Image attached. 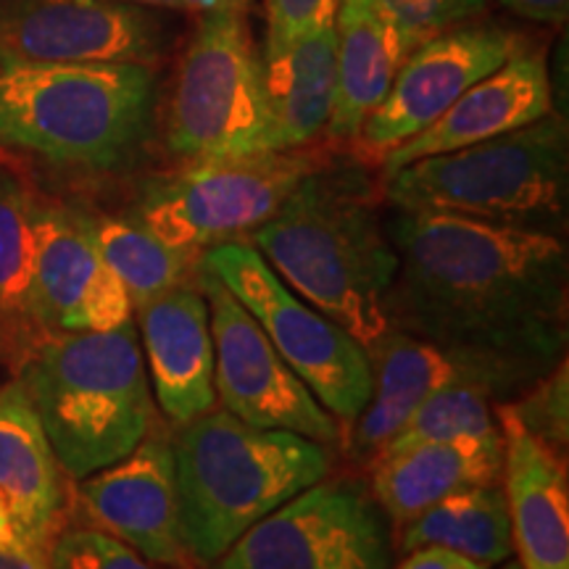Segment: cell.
Listing matches in <instances>:
<instances>
[{
	"instance_id": "d6a6232c",
	"label": "cell",
	"mask_w": 569,
	"mask_h": 569,
	"mask_svg": "<svg viewBox=\"0 0 569 569\" xmlns=\"http://www.w3.org/2000/svg\"><path fill=\"white\" fill-rule=\"evenodd\" d=\"M496 3L517 13V17L553 27L565 24L569 13V0H496Z\"/></svg>"
},
{
	"instance_id": "d4e9b609",
	"label": "cell",
	"mask_w": 569,
	"mask_h": 569,
	"mask_svg": "<svg viewBox=\"0 0 569 569\" xmlns=\"http://www.w3.org/2000/svg\"><path fill=\"white\" fill-rule=\"evenodd\" d=\"M443 549L486 569L515 553L507 493L501 482L465 488L419 511L398 528V551Z\"/></svg>"
},
{
	"instance_id": "4dcf8cb0",
	"label": "cell",
	"mask_w": 569,
	"mask_h": 569,
	"mask_svg": "<svg viewBox=\"0 0 569 569\" xmlns=\"http://www.w3.org/2000/svg\"><path fill=\"white\" fill-rule=\"evenodd\" d=\"M267 6V40L264 59L288 51L303 34L332 24L343 0H264Z\"/></svg>"
},
{
	"instance_id": "7a4b0ae2",
	"label": "cell",
	"mask_w": 569,
	"mask_h": 569,
	"mask_svg": "<svg viewBox=\"0 0 569 569\" xmlns=\"http://www.w3.org/2000/svg\"><path fill=\"white\" fill-rule=\"evenodd\" d=\"M248 240L296 296L365 348L390 330L398 256L361 177L317 167Z\"/></svg>"
},
{
	"instance_id": "f1b7e54d",
	"label": "cell",
	"mask_w": 569,
	"mask_h": 569,
	"mask_svg": "<svg viewBox=\"0 0 569 569\" xmlns=\"http://www.w3.org/2000/svg\"><path fill=\"white\" fill-rule=\"evenodd\" d=\"M372 3L401 32L411 51L440 32L482 17L488 9V0H372Z\"/></svg>"
},
{
	"instance_id": "7c38bea8",
	"label": "cell",
	"mask_w": 569,
	"mask_h": 569,
	"mask_svg": "<svg viewBox=\"0 0 569 569\" xmlns=\"http://www.w3.org/2000/svg\"><path fill=\"white\" fill-rule=\"evenodd\" d=\"M167 48L161 9L106 0H0V67H156Z\"/></svg>"
},
{
	"instance_id": "603a6c76",
	"label": "cell",
	"mask_w": 569,
	"mask_h": 569,
	"mask_svg": "<svg viewBox=\"0 0 569 569\" xmlns=\"http://www.w3.org/2000/svg\"><path fill=\"white\" fill-rule=\"evenodd\" d=\"M264 88L274 124V151H298L325 134L336 103V21L303 34L288 51L264 59Z\"/></svg>"
},
{
	"instance_id": "e575fe53",
	"label": "cell",
	"mask_w": 569,
	"mask_h": 569,
	"mask_svg": "<svg viewBox=\"0 0 569 569\" xmlns=\"http://www.w3.org/2000/svg\"><path fill=\"white\" fill-rule=\"evenodd\" d=\"M106 3H130V6H148V9H161V11H180V0H106Z\"/></svg>"
},
{
	"instance_id": "484cf974",
	"label": "cell",
	"mask_w": 569,
	"mask_h": 569,
	"mask_svg": "<svg viewBox=\"0 0 569 569\" xmlns=\"http://www.w3.org/2000/svg\"><path fill=\"white\" fill-rule=\"evenodd\" d=\"M88 227L103 261L124 284L132 309L156 301L198 274L201 256L169 246L138 219L90 217Z\"/></svg>"
},
{
	"instance_id": "f546056e",
	"label": "cell",
	"mask_w": 569,
	"mask_h": 569,
	"mask_svg": "<svg viewBox=\"0 0 569 569\" xmlns=\"http://www.w3.org/2000/svg\"><path fill=\"white\" fill-rule=\"evenodd\" d=\"M48 569H167L103 530H61L48 549Z\"/></svg>"
},
{
	"instance_id": "5bb4252c",
	"label": "cell",
	"mask_w": 569,
	"mask_h": 569,
	"mask_svg": "<svg viewBox=\"0 0 569 569\" xmlns=\"http://www.w3.org/2000/svg\"><path fill=\"white\" fill-rule=\"evenodd\" d=\"M517 40L507 27L459 24L422 42L398 69L386 101L369 113L356 146L382 159L427 130L472 84L501 67L519 48Z\"/></svg>"
},
{
	"instance_id": "1f68e13d",
	"label": "cell",
	"mask_w": 569,
	"mask_h": 569,
	"mask_svg": "<svg viewBox=\"0 0 569 569\" xmlns=\"http://www.w3.org/2000/svg\"><path fill=\"white\" fill-rule=\"evenodd\" d=\"M0 569H48V553L17 528L0 530Z\"/></svg>"
},
{
	"instance_id": "836d02e7",
	"label": "cell",
	"mask_w": 569,
	"mask_h": 569,
	"mask_svg": "<svg viewBox=\"0 0 569 569\" xmlns=\"http://www.w3.org/2000/svg\"><path fill=\"white\" fill-rule=\"evenodd\" d=\"M396 569H486L478 561H469L459 553L443 551V549H417L403 553L401 565Z\"/></svg>"
},
{
	"instance_id": "30bf717a",
	"label": "cell",
	"mask_w": 569,
	"mask_h": 569,
	"mask_svg": "<svg viewBox=\"0 0 569 569\" xmlns=\"http://www.w3.org/2000/svg\"><path fill=\"white\" fill-rule=\"evenodd\" d=\"M217 569H390L382 509L361 482L319 480L227 549Z\"/></svg>"
},
{
	"instance_id": "4316f807",
	"label": "cell",
	"mask_w": 569,
	"mask_h": 569,
	"mask_svg": "<svg viewBox=\"0 0 569 569\" xmlns=\"http://www.w3.org/2000/svg\"><path fill=\"white\" fill-rule=\"evenodd\" d=\"M493 401L496 396L488 388L478 386V382H451V386L425 398L415 409V415L380 448L375 459L422 443L496 436V432H501V425H498V409L493 407Z\"/></svg>"
},
{
	"instance_id": "9c48e42d",
	"label": "cell",
	"mask_w": 569,
	"mask_h": 569,
	"mask_svg": "<svg viewBox=\"0 0 569 569\" xmlns=\"http://www.w3.org/2000/svg\"><path fill=\"white\" fill-rule=\"evenodd\" d=\"M317 167L322 163L303 148L184 163L142 190L132 219L169 246L201 256L211 246L251 238Z\"/></svg>"
},
{
	"instance_id": "83f0119b",
	"label": "cell",
	"mask_w": 569,
	"mask_h": 569,
	"mask_svg": "<svg viewBox=\"0 0 569 569\" xmlns=\"http://www.w3.org/2000/svg\"><path fill=\"white\" fill-rule=\"evenodd\" d=\"M509 407L530 436L565 457L569 438V369L565 359L553 365L536 386H530L525 396Z\"/></svg>"
},
{
	"instance_id": "d590c367",
	"label": "cell",
	"mask_w": 569,
	"mask_h": 569,
	"mask_svg": "<svg viewBox=\"0 0 569 569\" xmlns=\"http://www.w3.org/2000/svg\"><path fill=\"white\" fill-rule=\"evenodd\" d=\"M213 11H232V13H246L253 9L256 0H211Z\"/></svg>"
},
{
	"instance_id": "ffe728a7",
	"label": "cell",
	"mask_w": 569,
	"mask_h": 569,
	"mask_svg": "<svg viewBox=\"0 0 569 569\" xmlns=\"http://www.w3.org/2000/svg\"><path fill=\"white\" fill-rule=\"evenodd\" d=\"M61 472L24 386L0 388V498L21 536L46 553L61 532Z\"/></svg>"
},
{
	"instance_id": "5b68a950",
	"label": "cell",
	"mask_w": 569,
	"mask_h": 569,
	"mask_svg": "<svg viewBox=\"0 0 569 569\" xmlns=\"http://www.w3.org/2000/svg\"><path fill=\"white\" fill-rule=\"evenodd\" d=\"M146 63L0 67V142L74 169L130 161L153 122Z\"/></svg>"
},
{
	"instance_id": "277c9868",
	"label": "cell",
	"mask_w": 569,
	"mask_h": 569,
	"mask_svg": "<svg viewBox=\"0 0 569 569\" xmlns=\"http://www.w3.org/2000/svg\"><path fill=\"white\" fill-rule=\"evenodd\" d=\"M19 382L74 480L117 465L153 427V390L132 319L46 338L19 367Z\"/></svg>"
},
{
	"instance_id": "9a60e30c",
	"label": "cell",
	"mask_w": 569,
	"mask_h": 569,
	"mask_svg": "<svg viewBox=\"0 0 569 569\" xmlns=\"http://www.w3.org/2000/svg\"><path fill=\"white\" fill-rule=\"evenodd\" d=\"M34 290L51 336L103 332L130 322L132 303L98 251L88 213L34 201Z\"/></svg>"
},
{
	"instance_id": "8d00e7d4",
	"label": "cell",
	"mask_w": 569,
	"mask_h": 569,
	"mask_svg": "<svg viewBox=\"0 0 569 569\" xmlns=\"http://www.w3.org/2000/svg\"><path fill=\"white\" fill-rule=\"evenodd\" d=\"M180 11H188V13H209L213 11V3L211 0H180Z\"/></svg>"
},
{
	"instance_id": "44dd1931",
	"label": "cell",
	"mask_w": 569,
	"mask_h": 569,
	"mask_svg": "<svg viewBox=\"0 0 569 569\" xmlns=\"http://www.w3.org/2000/svg\"><path fill=\"white\" fill-rule=\"evenodd\" d=\"M503 436L411 446L372 461V498L401 528L419 511L465 488L501 482Z\"/></svg>"
},
{
	"instance_id": "e0dca14e",
	"label": "cell",
	"mask_w": 569,
	"mask_h": 569,
	"mask_svg": "<svg viewBox=\"0 0 569 569\" xmlns=\"http://www.w3.org/2000/svg\"><path fill=\"white\" fill-rule=\"evenodd\" d=\"M551 111L553 92L543 53L517 48L501 67L472 84L443 117L382 156V174L427 156L451 153L515 132Z\"/></svg>"
},
{
	"instance_id": "cb8c5ba5",
	"label": "cell",
	"mask_w": 569,
	"mask_h": 569,
	"mask_svg": "<svg viewBox=\"0 0 569 569\" xmlns=\"http://www.w3.org/2000/svg\"><path fill=\"white\" fill-rule=\"evenodd\" d=\"M46 338L34 290V198L0 172V359L19 369Z\"/></svg>"
},
{
	"instance_id": "8fae6325",
	"label": "cell",
	"mask_w": 569,
	"mask_h": 569,
	"mask_svg": "<svg viewBox=\"0 0 569 569\" xmlns=\"http://www.w3.org/2000/svg\"><path fill=\"white\" fill-rule=\"evenodd\" d=\"M196 282L209 303L213 390L224 411L264 430L296 432L325 446L340 443L338 419L288 367L243 303L209 269L198 267Z\"/></svg>"
},
{
	"instance_id": "3957f363",
	"label": "cell",
	"mask_w": 569,
	"mask_h": 569,
	"mask_svg": "<svg viewBox=\"0 0 569 569\" xmlns=\"http://www.w3.org/2000/svg\"><path fill=\"white\" fill-rule=\"evenodd\" d=\"M182 427L174 443L180 530L201 565H217L256 522L332 472V446L253 427L224 409Z\"/></svg>"
},
{
	"instance_id": "52a82bcc",
	"label": "cell",
	"mask_w": 569,
	"mask_h": 569,
	"mask_svg": "<svg viewBox=\"0 0 569 569\" xmlns=\"http://www.w3.org/2000/svg\"><path fill=\"white\" fill-rule=\"evenodd\" d=\"M167 146L184 163L274 151L264 63L243 13H201L177 71Z\"/></svg>"
},
{
	"instance_id": "ac0fdd59",
	"label": "cell",
	"mask_w": 569,
	"mask_h": 569,
	"mask_svg": "<svg viewBox=\"0 0 569 569\" xmlns=\"http://www.w3.org/2000/svg\"><path fill=\"white\" fill-rule=\"evenodd\" d=\"M140 348L153 380V396L174 425L209 415L213 390V340L209 303L190 282L140 306Z\"/></svg>"
},
{
	"instance_id": "ba28073f",
	"label": "cell",
	"mask_w": 569,
	"mask_h": 569,
	"mask_svg": "<svg viewBox=\"0 0 569 569\" xmlns=\"http://www.w3.org/2000/svg\"><path fill=\"white\" fill-rule=\"evenodd\" d=\"M201 267L243 303L317 401L340 425H353L372 393L367 348L296 296L251 240L211 246L201 253Z\"/></svg>"
},
{
	"instance_id": "6da1fadb",
	"label": "cell",
	"mask_w": 569,
	"mask_h": 569,
	"mask_svg": "<svg viewBox=\"0 0 569 569\" xmlns=\"http://www.w3.org/2000/svg\"><path fill=\"white\" fill-rule=\"evenodd\" d=\"M393 330L543 377L567 346L569 261L559 234L440 211L388 219Z\"/></svg>"
},
{
	"instance_id": "8992f818",
	"label": "cell",
	"mask_w": 569,
	"mask_h": 569,
	"mask_svg": "<svg viewBox=\"0 0 569 569\" xmlns=\"http://www.w3.org/2000/svg\"><path fill=\"white\" fill-rule=\"evenodd\" d=\"M393 209L440 211L488 224L559 234L567 227L569 132L565 117L427 156L386 174Z\"/></svg>"
},
{
	"instance_id": "d6986e66",
	"label": "cell",
	"mask_w": 569,
	"mask_h": 569,
	"mask_svg": "<svg viewBox=\"0 0 569 569\" xmlns=\"http://www.w3.org/2000/svg\"><path fill=\"white\" fill-rule=\"evenodd\" d=\"M503 493L522 569H569V482L565 459L525 430L509 403L498 407Z\"/></svg>"
},
{
	"instance_id": "2e32d148",
	"label": "cell",
	"mask_w": 569,
	"mask_h": 569,
	"mask_svg": "<svg viewBox=\"0 0 569 569\" xmlns=\"http://www.w3.org/2000/svg\"><path fill=\"white\" fill-rule=\"evenodd\" d=\"M80 501L98 530L122 540L140 557L169 569L188 567L174 443L167 436L148 432L124 459L84 478Z\"/></svg>"
},
{
	"instance_id": "74e56055",
	"label": "cell",
	"mask_w": 569,
	"mask_h": 569,
	"mask_svg": "<svg viewBox=\"0 0 569 569\" xmlns=\"http://www.w3.org/2000/svg\"><path fill=\"white\" fill-rule=\"evenodd\" d=\"M501 569H522V567H519V561H503Z\"/></svg>"
},
{
	"instance_id": "4fadbf2b",
	"label": "cell",
	"mask_w": 569,
	"mask_h": 569,
	"mask_svg": "<svg viewBox=\"0 0 569 569\" xmlns=\"http://www.w3.org/2000/svg\"><path fill=\"white\" fill-rule=\"evenodd\" d=\"M367 356L372 367V393L356 417L351 440V451L367 461L380 453L425 398L451 382H478L496 396V401H501L507 396L525 393L540 380L511 361L430 343L393 327L367 346Z\"/></svg>"
},
{
	"instance_id": "7402d4cb",
	"label": "cell",
	"mask_w": 569,
	"mask_h": 569,
	"mask_svg": "<svg viewBox=\"0 0 569 569\" xmlns=\"http://www.w3.org/2000/svg\"><path fill=\"white\" fill-rule=\"evenodd\" d=\"M336 34V103L325 132L332 140H356L369 113L386 101L411 48L372 0H343Z\"/></svg>"
}]
</instances>
